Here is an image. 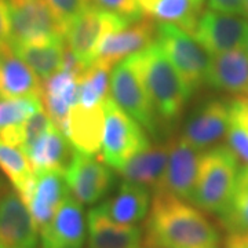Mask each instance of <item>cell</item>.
Listing matches in <instances>:
<instances>
[{
    "label": "cell",
    "mask_w": 248,
    "mask_h": 248,
    "mask_svg": "<svg viewBox=\"0 0 248 248\" xmlns=\"http://www.w3.org/2000/svg\"><path fill=\"white\" fill-rule=\"evenodd\" d=\"M218 217L229 233L248 231V167L240 169L231 202Z\"/></svg>",
    "instance_id": "27"
},
{
    "label": "cell",
    "mask_w": 248,
    "mask_h": 248,
    "mask_svg": "<svg viewBox=\"0 0 248 248\" xmlns=\"http://www.w3.org/2000/svg\"><path fill=\"white\" fill-rule=\"evenodd\" d=\"M65 171L35 172L27 187L18 193L28 207L39 232L51 221L63 199L68 196Z\"/></svg>",
    "instance_id": "12"
},
{
    "label": "cell",
    "mask_w": 248,
    "mask_h": 248,
    "mask_svg": "<svg viewBox=\"0 0 248 248\" xmlns=\"http://www.w3.org/2000/svg\"><path fill=\"white\" fill-rule=\"evenodd\" d=\"M37 226L16 190L7 189L0 199V243L18 248H35Z\"/></svg>",
    "instance_id": "17"
},
{
    "label": "cell",
    "mask_w": 248,
    "mask_h": 248,
    "mask_svg": "<svg viewBox=\"0 0 248 248\" xmlns=\"http://www.w3.org/2000/svg\"><path fill=\"white\" fill-rule=\"evenodd\" d=\"M205 83L231 94H248V54L243 48L214 54Z\"/></svg>",
    "instance_id": "20"
},
{
    "label": "cell",
    "mask_w": 248,
    "mask_h": 248,
    "mask_svg": "<svg viewBox=\"0 0 248 248\" xmlns=\"http://www.w3.org/2000/svg\"><path fill=\"white\" fill-rule=\"evenodd\" d=\"M42 80L14 54L11 45L0 46V97L42 98Z\"/></svg>",
    "instance_id": "19"
},
{
    "label": "cell",
    "mask_w": 248,
    "mask_h": 248,
    "mask_svg": "<svg viewBox=\"0 0 248 248\" xmlns=\"http://www.w3.org/2000/svg\"><path fill=\"white\" fill-rule=\"evenodd\" d=\"M81 71V65L75 60V57L69 51L61 71L43 81L42 104L54 124L61 131H63L71 108L79 102Z\"/></svg>",
    "instance_id": "11"
},
{
    "label": "cell",
    "mask_w": 248,
    "mask_h": 248,
    "mask_svg": "<svg viewBox=\"0 0 248 248\" xmlns=\"http://www.w3.org/2000/svg\"><path fill=\"white\" fill-rule=\"evenodd\" d=\"M7 1L11 19V46L65 39V32L47 0Z\"/></svg>",
    "instance_id": "8"
},
{
    "label": "cell",
    "mask_w": 248,
    "mask_h": 248,
    "mask_svg": "<svg viewBox=\"0 0 248 248\" xmlns=\"http://www.w3.org/2000/svg\"><path fill=\"white\" fill-rule=\"evenodd\" d=\"M109 71L105 66L91 63L80 73L79 102L83 107L102 105L109 95Z\"/></svg>",
    "instance_id": "28"
},
{
    "label": "cell",
    "mask_w": 248,
    "mask_h": 248,
    "mask_svg": "<svg viewBox=\"0 0 248 248\" xmlns=\"http://www.w3.org/2000/svg\"><path fill=\"white\" fill-rule=\"evenodd\" d=\"M130 24L125 18L89 4L68 28L65 43L81 68H87L94 61L99 43Z\"/></svg>",
    "instance_id": "7"
},
{
    "label": "cell",
    "mask_w": 248,
    "mask_h": 248,
    "mask_svg": "<svg viewBox=\"0 0 248 248\" xmlns=\"http://www.w3.org/2000/svg\"><path fill=\"white\" fill-rule=\"evenodd\" d=\"M7 189H9V187H7V186H6V184H4V182L0 179V199H1V196L4 195V192H6Z\"/></svg>",
    "instance_id": "38"
},
{
    "label": "cell",
    "mask_w": 248,
    "mask_h": 248,
    "mask_svg": "<svg viewBox=\"0 0 248 248\" xmlns=\"http://www.w3.org/2000/svg\"><path fill=\"white\" fill-rule=\"evenodd\" d=\"M225 248H248V231L231 232L225 240Z\"/></svg>",
    "instance_id": "37"
},
{
    "label": "cell",
    "mask_w": 248,
    "mask_h": 248,
    "mask_svg": "<svg viewBox=\"0 0 248 248\" xmlns=\"http://www.w3.org/2000/svg\"><path fill=\"white\" fill-rule=\"evenodd\" d=\"M134 58L159 120L167 124L174 123L182 115L193 90L187 86L156 42L134 54Z\"/></svg>",
    "instance_id": "2"
},
{
    "label": "cell",
    "mask_w": 248,
    "mask_h": 248,
    "mask_svg": "<svg viewBox=\"0 0 248 248\" xmlns=\"http://www.w3.org/2000/svg\"><path fill=\"white\" fill-rule=\"evenodd\" d=\"M156 43L193 91L205 83L213 55L195 36L174 24L157 22Z\"/></svg>",
    "instance_id": "4"
},
{
    "label": "cell",
    "mask_w": 248,
    "mask_h": 248,
    "mask_svg": "<svg viewBox=\"0 0 248 248\" xmlns=\"http://www.w3.org/2000/svg\"><path fill=\"white\" fill-rule=\"evenodd\" d=\"M86 243V217L81 204L66 196L51 221L40 231L42 248H83Z\"/></svg>",
    "instance_id": "16"
},
{
    "label": "cell",
    "mask_w": 248,
    "mask_h": 248,
    "mask_svg": "<svg viewBox=\"0 0 248 248\" xmlns=\"http://www.w3.org/2000/svg\"><path fill=\"white\" fill-rule=\"evenodd\" d=\"M200 152L182 137L171 140L169 142V161L166 172L155 190H163L182 200H190L199 174L202 159Z\"/></svg>",
    "instance_id": "13"
},
{
    "label": "cell",
    "mask_w": 248,
    "mask_h": 248,
    "mask_svg": "<svg viewBox=\"0 0 248 248\" xmlns=\"http://www.w3.org/2000/svg\"><path fill=\"white\" fill-rule=\"evenodd\" d=\"M65 181L80 204H95L107 195L113 182L112 171L102 160L73 149L65 170Z\"/></svg>",
    "instance_id": "10"
},
{
    "label": "cell",
    "mask_w": 248,
    "mask_h": 248,
    "mask_svg": "<svg viewBox=\"0 0 248 248\" xmlns=\"http://www.w3.org/2000/svg\"><path fill=\"white\" fill-rule=\"evenodd\" d=\"M208 7L223 14L241 16L246 10V0H208Z\"/></svg>",
    "instance_id": "34"
},
{
    "label": "cell",
    "mask_w": 248,
    "mask_h": 248,
    "mask_svg": "<svg viewBox=\"0 0 248 248\" xmlns=\"http://www.w3.org/2000/svg\"><path fill=\"white\" fill-rule=\"evenodd\" d=\"M40 109L43 104L39 97H0V131L22 124Z\"/></svg>",
    "instance_id": "30"
},
{
    "label": "cell",
    "mask_w": 248,
    "mask_h": 248,
    "mask_svg": "<svg viewBox=\"0 0 248 248\" xmlns=\"http://www.w3.org/2000/svg\"><path fill=\"white\" fill-rule=\"evenodd\" d=\"M244 47H246V51H247V54H248V37H247V42H246V46H244Z\"/></svg>",
    "instance_id": "42"
},
{
    "label": "cell",
    "mask_w": 248,
    "mask_h": 248,
    "mask_svg": "<svg viewBox=\"0 0 248 248\" xmlns=\"http://www.w3.org/2000/svg\"><path fill=\"white\" fill-rule=\"evenodd\" d=\"M89 248H142V231L137 225L112 221L99 205L89 213Z\"/></svg>",
    "instance_id": "21"
},
{
    "label": "cell",
    "mask_w": 248,
    "mask_h": 248,
    "mask_svg": "<svg viewBox=\"0 0 248 248\" xmlns=\"http://www.w3.org/2000/svg\"><path fill=\"white\" fill-rule=\"evenodd\" d=\"M231 117L248 130V98H237L229 101Z\"/></svg>",
    "instance_id": "36"
},
{
    "label": "cell",
    "mask_w": 248,
    "mask_h": 248,
    "mask_svg": "<svg viewBox=\"0 0 248 248\" xmlns=\"http://www.w3.org/2000/svg\"><path fill=\"white\" fill-rule=\"evenodd\" d=\"M47 3L65 33L76 17L89 6V0H47Z\"/></svg>",
    "instance_id": "32"
},
{
    "label": "cell",
    "mask_w": 248,
    "mask_h": 248,
    "mask_svg": "<svg viewBox=\"0 0 248 248\" xmlns=\"http://www.w3.org/2000/svg\"><path fill=\"white\" fill-rule=\"evenodd\" d=\"M156 21L143 17L108 35L98 46L93 63L110 69L127 57L145 50L156 40Z\"/></svg>",
    "instance_id": "14"
},
{
    "label": "cell",
    "mask_w": 248,
    "mask_h": 248,
    "mask_svg": "<svg viewBox=\"0 0 248 248\" xmlns=\"http://www.w3.org/2000/svg\"><path fill=\"white\" fill-rule=\"evenodd\" d=\"M143 17L174 24L192 35L202 7L192 0H138Z\"/></svg>",
    "instance_id": "26"
},
{
    "label": "cell",
    "mask_w": 248,
    "mask_h": 248,
    "mask_svg": "<svg viewBox=\"0 0 248 248\" xmlns=\"http://www.w3.org/2000/svg\"><path fill=\"white\" fill-rule=\"evenodd\" d=\"M240 169L239 160L226 145L204 152L190 202L205 213L222 214L234 192Z\"/></svg>",
    "instance_id": "3"
},
{
    "label": "cell",
    "mask_w": 248,
    "mask_h": 248,
    "mask_svg": "<svg viewBox=\"0 0 248 248\" xmlns=\"http://www.w3.org/2000/svg\"><path fill=\"white\" fill-rule=\"evenodd\" d=\"M226 146L243 164L241 167H248V130L233 119L226 133Z\"/></svg>",
    "instance_id": "33"
},
{
    "label": "cell",
    "mask_w": 248,
    "mask_h": 248,
    "mask_svg": "<svg viewBox=\"0 0 248 248\" xmlns=\"http://www.w3.org/2000/svg\"><path fill=\"white\" fill-rule=\"evenodd\" d=\"M109 89L110 98L127 115L137 120L148 133L157 134L160 120L143 84L134 54L116 65L112 71Z\"/></svg>",
    "instance_id": "6"
},
{
    "label": "cell",
    "mask_w": 248,
    "mask_h": 248,
    "mask_svg": "<svg viewBox=\"0 0 248 248\" xmlns=\"http://www.w3.org/2000/svg\"><path fill=\"white\" fill-rule=\"evenodd\" d=\"M89 4L117 14L131 24L143 18L138 0H89Z\"/></svg>",
    "instance_id": "31"
},
{
    "label": "cell",
    "mask_w": 248,
    "mask_h": 248,
    "mask_svg": "<svg viewBox=\"0 0 248 248\" xmlns=\"http://www.w3.org/2000/svg\"><path fill=\"white\" fill-rule=\"evenodd\" d=\"M0 248H18V247H11V246H6V244H1V243H0Z\"/></svg>",
    "instance_id": "41"
},
{
    "label": "cell",
    "mask_w": 248,
    "mask_h": 248,
    "mask_svg": "<svg viewBox=\"0 0 248 248\" xmlns=\"http://www.w3.org/2000/svg\"><path fill=\"white\" fill-rule=\"evenodd\" d=\"M192 35L210 54L243 48L248 37V19L214 10H204Z\"/></svg>",
    "instance_id": "9"
},
{
    "label": "cell",
    "mask_w": 248,
    "mask_h": 248,
    "mask_svg": "<svg viewBox=\"0 0 248 248\" xmlns=\"http://www.w3.org/2000/svg\"><path fill=\"white\" fill-rule=\"evenodd\" d=\"M229 102L210 99L189 115L182 138L199 151H204L221 141L231 125Z\"/></svg>",
    "instance_id": "15"
},
{
    "label": "cell",
    "mask_w": 248,
    "mask_h": 248,
    "mask_svg": "<svg viewBox=\"0 0 248 248\" xmlns=\"http://www.w3.org/2000/svg\"><path fill=\"white\" fill-rule=\"evenodd\" d=\"M11 48L19 60H22L35 72L36 76L42 81L61 71L69 53L65 39L14 45L11 46Z\"/></svg>",
    "instance_id": "24"
},
{
    "label": "cell",
    "mask_w": 248,
    "mask_h": 248,
    "mask_svg": "<svg viewBox=\"0 0 248 248\" xmlns=\"http://www.w3.org/2000/svg\"><path fill=\"white\" fill-rule=\"evenodd\" d=\"M149 202L148 187L123 181L115 195L99 204V208L116 223L138 225L148 214Z\"/></svg>",
    "instance_id": "23"
},
{
    "label": "cell",
    "mask_w": 248,
    "mask_h": 248,
    "mask_svg": "<svg viewBox=\"0 0 248 248\" xmlns=\"http://www.w3.org/2000/svg\"><path fill=\"white\" fill-rule=\"evenodd\" d=\"M169 161V143L149 145L138 152L123 169L119 170L124 181L157 189Z\"/></svg>",
    "instance_id": "25"
},
{
    "label": "cell",
    "mask_w": 248,
    "mask_h": 248,
    "mask_svg": "<svg viewBox=\"0 0 248 248\" xmlns=\"http://www.w3.org/2000/svg\"><path fill=\"white\" fill-rule=\"evenodd\" d=\"M33 172L65 171L73 153L71 142L54 124L42 137L24 149Z\"/></svg>",
    "instance_id": "22"
},
{
    "label": "cell",
    "mask_w": 248,
    "mask_h": 248,
    "mask_svg": "<svg viewBox=\"0 0 248 248\" xmlns=\"http://www.w3.org/2000/svg\"><path fill=\"white\" fill-rule=\"evenodd\" d=\"M0 170L17 193H21L27 187L35 174L22 149L3 141H0Z\"/></svg>",
    "instance_id": "29"
},
{
    "label": "cell",
    "mask_w": 248,
    "mask_h": 248,
    "mask_svg": "<svg viewBox=\"0 0 248 248\" xmlns=\"http://www.w3.org/2000/svg\"><path fill=\"white\" fill-rule=\"evenodd\" d=\"M105 128L102 138V161L122 170L134 156L151 145L141 124L128 116L110 97L104 101Z\"/></svg>",
    "instance_id": "5"
},
{
    "label": "cell",
    "mask_w": 248,
    "mask_h": 248,
    "mask_svg": "<svg viewBox=\"0 0 248 248\" xmlns=\"http://www.w3.org/2000/svg\"><path fill=\"white\" fill-rule=\"evenodd\" d=\"M104 128V104L98 107H83L76 104L69 110L62 133L75 151L94 156L102 148Z\"/></svg>",
    "instance_id": "18"
},
{
    "label": "cell",
    "mask_w": 248,
    "mask_h": 248,
    "mask_svg": "<svg viewBox=\"0 0 248 248\" xmlns=\"http://www.w3.org/2000/svg\"><path fill=\"white\" fill-rule=\"evenodd\" d=\"M219 233L196 205L163 190L153 192L146 248H219Z\"/></svg>",
    "instance_id": "1"
},
{
    "label": "cell",
    "mask_w": 248,
    "mask_h": 248,
    "mask_svg": "<svg viewBox=\"0 0 248 248\" xmlns=\"http://www.w3.org/2000/svg\"><path fill=\"white\" fill-rule=\"evenodd\" d=\"M193 3H195L196 6H199V7H202L203 6V3H204V0H192Z\"/></svg>",
    "instance_id": "39"
},
{
    "label": "cell",
    "mask_w": 248,
    "mask_h": 248,
    "mask_svg": "<svg viewBox=\"0 0 248 248\" xmlns=\"http://www.w3.org/2000/svg\"><path fill=\"white\" fill-rule=\"evenodd\" d=\"M244 16H246L248 19V0H246V10H244Z\"/></svg>",
    "instance_id": "40"
},
{
    "label": "cell",
    "mask_w": 248,
    "mask_h": 248,
    "mask_svg": "<svg viewBox=\"0 0 248 248\" xmlns=\"http://www.w3.org/2000/svg\"><path fill=\"white\" fill-rule=\"evenodd\" d=\"M11 39V19L7 0H0V46L10 45Z\"/></svg>",
    "instance_id": "35"
}]
</instances>
